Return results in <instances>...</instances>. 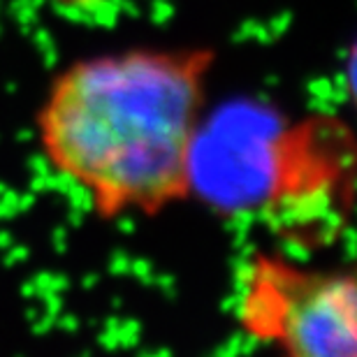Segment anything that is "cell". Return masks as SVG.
Wrapping results in <instances>:
<instances>
[{
    "label": "cell",
    "instance_id": "2",
    "mask_svg": "<svg viewBox=\"0 0 357 357\" xmlns=\"http://www.w3.org/2000/svg\"><path fill=\"white\" fill-rule=\"evenodd\" d=\"M355 151L351 126L327 112L271 132L255 211L285 248L318 251L348 230Z\"/></svg>",
    "mask_w": 357,
    "mask_h": 357
},
{
    "label": "cell",
    "instance_id": "4",
    "mask_svg": "<svg viewBox=\"0 0 357 357\" xmlns=\"http://www.w3.org/2000/svg\"><path fill=\"white\" fill-rule=\"evenodd\" d=\"M63 12H77L84 17H98V10H105L114 0H52Z\"/></svg>",
    "mask_w": 357,
    "mask_h": 357
},
{
    "label": "cell",
    "instance_id": "3",
    "mask_svg": "<svg viewBox=\"0 0 357 357\" xmlns=\"http://www.w3.org/2000/svg\"><path fill=\"white\" fill-rule=\"evenodd\" d=\"M230 311L253 344L290 357H355L357 278L320 271L271 251H251L234 269Z\"/></svg>",
    "mask_w": 357,
    "mask_h": 357
},
{
    "label": "cell",
    "instance_id": "1",
    "mask_svg": "<svg viewBox=\"0 0 357 357\" xmlns=\"http://www.w3.org/2000/svg\"><path fill=\"white\" fill-rule=\"evenodd\" d=\"M216 61L211 47H135L70 63L35 116L47 165L102 220L188 199Z\"/></svg>",
    "mask_w": 357,
    "mask_h": 357
}]
</instances>
